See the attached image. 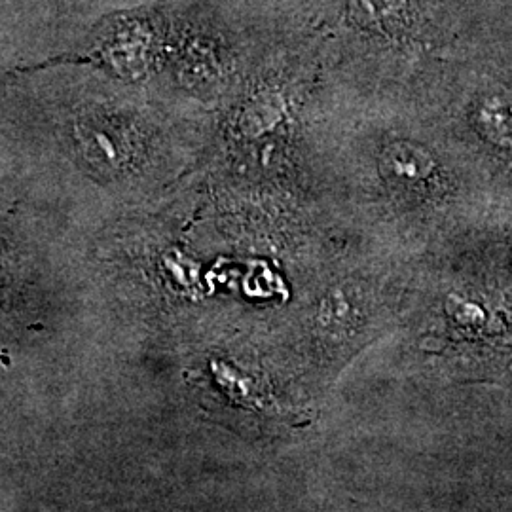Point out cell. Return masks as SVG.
Listing matches in <instances>:
<instances>
[{
  "mask_svg": "<svg viewBox=\"0 0 512 512\" xmlns=\"http://www.w3.org/2000/svg\"><path fill=\"white\" fill-rule=\"evenodd\" d=\"M384 165L389 177H393L403 186H420L431 179V173L435 169V164L423 150H416L408 145L387 148Z\"/></svg>",
  "mask_w": 512,
  "mask_h": 512,
  "instance_id": "7a4b0ae2",
  "label": "cell"
},
{
  "mask_svg": "<svg viewBox=\"0 0 512 512\" xmlns=\"http://www.w3.org/2000/svg\"><path fill=\"white\" fill-rule=\"evenodd\" d=\"M476 126L495 147L512 148V101L505 95H490L476 109Z\"/></svg>",
  "mask_w": 512,
  "mask_h": 512,
  "instance_id": "6da1fadb",
  "label": "cell"
}]
</instances>
